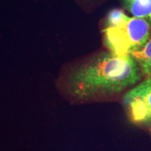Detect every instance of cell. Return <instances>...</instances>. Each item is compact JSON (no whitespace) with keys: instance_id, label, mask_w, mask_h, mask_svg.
<instances>
[{"instance_id":"5","label":"cell","mask_w":151,"mask_h":151,"mask_svg":"<svg viewBox=\"0 0 151 151\" xmlns=\"http://www.w3.org/2000/svg\"><path fill=\"white\" fill-rule=\"evenodd\" d=\"M130 55L137 62L143 75L151 77V35L142 48Z\"/></svg>"},{"instance_id":"6","label":"cell","mask_w":151,"mask_h":151,"mask_svg":"<svg viewBox=\"0 0 151 151\" xmlns=\"http://www.w3.org/2000/svg\"><path fill=\"white\" fill-rule=\"evenodd\" d=\"M128 16L123 11L120 9H114L109 11L106 18L104 27H111V26L117 25L121 23Z\"/></svg>"},{"instance_id":"7","label":"cell","mask_w":151,"mask_h":151,"mask_svg":"<svg viewBox=\"0 0 151 151\" xmlns=\"http://www.w3.org/2000/svg\"><path fill=\"white\" fill-rule=\"evenodd\" d=\"M150 126H151V125H150Z\"/></svg>"},{"instance_id":"1","label":"cell","mask_w":151,"mask_h":151,"mask_svg":"<svg viewBox=\"0 0 151 151\" xmlns=\"http://www.w3.org/2000/svg\"><path fill=\"white\" fill-rule=\"evenodd\" d=\"M143 73L131 55L101 52L73 67L65 78V90L73 101L120 94L135 86Z\"/></svg>"},{"instance_id":"3","label":"cell","mask_w":151,"mask_h":151,"mask_svg":"<svg viewBox=\"0 0 151 151\" xmlns=\"http://www.w3.org/2000/svg\"><path fill=\"white\" fill-rule=\"evenodd\" d=\"M122 104L132 122L151 125V77L126 92Z\"/></svg>"},{"instance_id":"2","label":"cell","mask_w":151,"mask_h":151,"mask_svg":"<svg viewBox=\"0 0 151 151\" xmlns=\"http://www.w3.org/2000/svg\"><path fill=\"white\" fill-rule=\"evenodd\" d=\"M104 40L109 51L130 55L142 48L151 35L150 24L142 19L130 17L121 23L104 27Z\"/></svg>"},{"instance_id":"4","label":"cell","mask_w":151,"mask_h":151,"mask_svg":"<svg viewBox=\"0 0 151 151\" xmlns=\"http://www.w3.org/2000/svg\"><path fill=\"white\" fill-rule=\"evenodd\" d=\"M122 3L132 16L146 20L151 26V0H122Z\"/></svg>"}]
</instances>
